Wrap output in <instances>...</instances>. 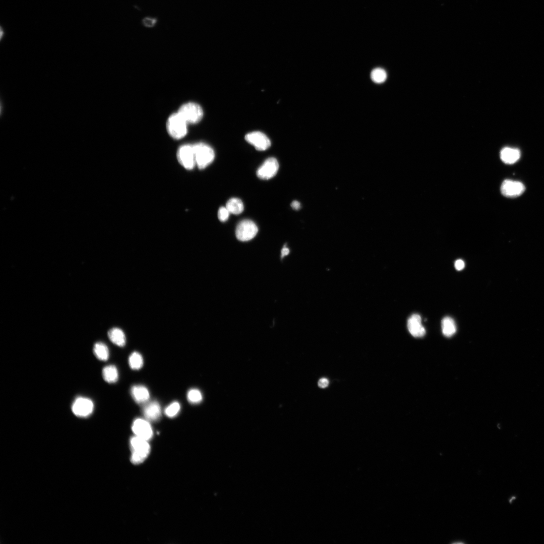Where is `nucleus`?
I'll return each instance as SVG.
<instances>
[{
    "label": "nucleus",
    "instance_id": "3",
    "mask_svg": "<svg viewBox=\"0 0 544 544\" xmlns=\"http://www.w3.org/2000/svg\"><path fill=\"white\" fill-rule=\"evenodd\" d=\"M130 444L133 452L132 461L134 464L142 463L150 453L148 441L135 436L131 439Z\"/></svg>",
    "mask_w": 544,
    "mask_h": 544
},
{
    "label": "nucleus",
    "instance_id": "9",
    "mask_svg": "<svg viewBox=\"0 0 544 544\" xmlns=\"http://www.w3.org/2000/svg\"><path fill=\"white\" fill-rule=\"evenodd\" d=\"M524 185L519 181L512 180H505L502 184L501 191L502 194L508 198H516L521 195L525 191Z\"/></svg>",
    "mask_w": 544,
    "mask_h": 544
},
{
    "label": "nucleus",
    "instance_id": "7",
    "mask_svg": "<svg viewBox=\"0 0 544 544\" xmlns=\"http://www.w3.org/2000/svg\"><path fill=\"white\" fill-rule=\"evenodd\" d=\"M94 409V404L90 399L84 397L77 398L74 401L72 410L77 417L86 418L91 415Z\"/></svg>",
    "mask_w": 544,
    "mask_h": 544
},
{
    "label": "nucleus",
    "instance_id": "28",
    "mask_svg": "<svg viewBox=\"0 0 544 544\" xmlns=\"http://www.w3.org/2000/svg\"><path fill=\"white\" fill-rule=\"evenodd\" d=\"M156 21L154 19L150 18H146L144 20V24L147 27H153L156 23Z\"/></svg>",
    "mask_w": 544,
    "mask_h": 544
},
{
    "label": "nucleus",
    "instance_id": "17",
    "mask_svg": "<svg viewBox=\"0 0 544 544\" xmlns=\"http://www.w3.org/2000/svg\"><path fill=\"white\" fill-rule=\"evenodd\" d=\"M103 379L108 383H116L118 380V372L117 368L113 365H110L104 368L102 370Z\"/></svg>",
    "mask_w": 544,
    "mask_h": 544
},
{
    "label": "nucleus",
    "instance_id": "27",
    "mask_svg": "<svg viewBox=\"0 0 544 544\" xmlns=\"http://www.w3.org/2000/svg\"><path fill=\"white\" fill-rule=\"evenodd\" d=\"M329 380L326 378H323L320 380L318 382L319 386L321 388H325L329 385Z\"/></svg>",
    "mask_w": 544,
    "mask_h": 544
},
{
    "label": "nucleus",
    "instance_id": "12",
    "mask_svg": "<svg viewBox=\"0 0 544 544\" xmlns=\"http://www.w3.org/2000/svg\"><path fill=\"white\" fill-rule=\"evenodd\" d=\"M143 413L145 418L149 421H157L160 419L162 415L161 406L156 401L148 402L144 404Z\"/></svg>",
    "mask_w": 544,
    "mask_h": 544
},
{
    "label": "nucleus",
    "instance_id": "30",
    "mask_svg": "<svg viewBox=\"0 0 544 544\" xmlns=\"http://www.w3.org/2000/svg\"><path fill=\"white\" fill-rule=\"evenodd\" d=\"M289 252L290 251L289 249H288L287 247H284L281 251V257L284 258V257L287 256L289 254Z\"/></svg>",
    "mask_w": 544,
    "mask_h": 544
},
{
    "label": "nucleus",
    "instance_id": "29",
    "mask_svg": "<svg viewBox=\"0 0 544 544\" xmlns=\"http://www.w3.org/2000/svg\"><path fill=\"white\" fill-rule=\"evenodd\" d=\"M291 207L296 210H298L300 208V204L299 202L295 201H293L291 204Z\"/></svg>",
    "mask_w": 544,
    "mask_h": 544
},
{
    "label": "nucleus",
    "instance_id": "6",
    "mask_svg": "<svg viewBox=\"0 0 544 544\" xmlns=\"http://www.w3.org/2000/svg\"><path fill=\"white\" fill-rule=\"evenodd\" d=\"M258 228L256 224L250 220L241 221L236 229V236L241 241H248L253 239L257 234Z\"/></svg>",
    "mask_w": 544,
    "mask_h": 544
},
{
    "label": "nucleus",
    "instance_id": "14",
    "mask_svg": "<svg viewBox=\"0 0 544 544\" xmlns=\"http://www.w3.org/2000/svg\"><path fill=\"white\" fill-rule=\"evenodd\" d=\"M131 394L135 401L140 404L147 403L150 397L149 390L143 385L133 386L131 389Z\"/></svg>",
    "mask_w": 544,
    "mask_h": 544
},
{
    "label": "nucleus",
    "instance_id": "1",
    "mask_svg": "<svg viewBox=\"0 0 544 544\" xmlns=\"http://www.w3.org/2000/svg\"><path fill=\"white\" fill-rule=\"evenodd\" d=\"M188 125L186 121L178 113L170 115L166 123V128L169 135L176 140L185 137L188 133Z\"/></svg>",
    "mask_w": 544,
    "mask_h": 544
},
{
    "label": "nucleus",
    "instance_id": "26",
    "mask_svg": "<svg viewBox=\"0 0 544 544\" xmlns=\"http://www.w3.org/2000/svg\"><path fill=\"white\" fill-rule=\"evenodd\" d=\"M455 267L458 271L463 270L465 267L464 262L462 260H458L455 262Z\"/></svg>",
    "mask_w": 544,
    "mask_h": 544
},
{
    "label": "nucleus",
    "instance_id": "20",
    "mask_svg": "<svg viewBox=\"0 0 544 544\" xmlns=\"http://www.w3.org/2000/svg\"><path fill=\"white\" fill-rule=\"evenodd\" d=\"M226 208L230 214L238 215L243 212L244 205L243 202L238 198H231L228 201Z\"/></svg>",
    "mask_w": 544,
    "mask_h": 544
},
{
    "label": "nucleus",
    "instance_id": "8",
    "mask_svg": "<svg viewBox=\"0 0 544 544\" xmlns=\"http://www.w3.org/2000/svg\"><path fill=\"white\" fill-rule=\"evenodd\" d=\"M132 428L136 436L147 441L153 437V431L150 421L145 418L136 419L133 423Z\"/></svg>",
    "mask_w": 544,
    "mask_h": 544
},
{
    "label": "nucleus",
    "instance_id": "24",
    "mask_svg": "<svg viewBox=\"0 0 544 544\" xmlns=\"http://www.w3.org/2000/svg\"><path fill=\"white\" fill-rule=\"evenodd\" d=\"M187 399L189 402L192 404H198L202 401L203 396L201 392L199 390L192 389L188 391Z\"/></svg>",
    "mask_w": 544,
    "mask_h": 544
},
{
    "label": "nucleus",
    "instance_id": "4",
    "mask_svg": "<svg viewBox=\"0 0 544 544\" xmlns=\"http://www.w3.org/2000/svg\"><path fill=\"white\" fill-rule=\"evenodd\" d=\"M189 124H195L200 122L203 117V111L198 104L189 102L181 106L178 112Z\"/></svg>",
    "mask_w": 544,
    "mask_h": 544
},
{
    "label": "nucleus",
    "instance_id": "2",
    "mask_svg": "<svg viewBox=\"0 0 544 544\" xmlns=\"http://www.w3.org/2000/svg\"><path fill=\"white\" fill-rule=\"evenodd\" d=\"M193 145L196 166L200 169H205L213 162L215 158L214 151L210 146L203 143Z\"/></svg>",
    "mask_w": 544,
    "mask_h": 544
},
{
    "label": "nucleus",
    "instance_id": "16",
    "mask_svg": "<svg viewBox=\"0 0 544 544\" xmlns=\"http://www.w3.org/2000/svg\"><path fill=\"white\" fill-rule=\"evenodd\" d=\"M108 336L110 341L117 346L124 347L126 343V337L124 332L117 328L110 330Z\"/></svg>",
    "mask_w": 544,
    "mask_h": 544
},
{
    "label": "nucleus",
    "instance_id": "18",
    "mask_svg": "<svg viewBox=\"0 0 544 544\" xmlns=\"http://www.w3.org/2000/svg\"><path fill=\"white\" fill-rule=\"evenodd\" d=\"M442 332L444 336L451 337L456 332V326L454 320L449 317L444 318L442 321Z\"/></svg>",
    "mask_w": 544,
    "mask_h": 544
},
{
    "label": "nucleus",
    "instance_id": "19",
    "mask_svg": "<svg viewBox=\"0 0 544 544\" xmlns=\"http://www.w3.org/2000/svg\"><path fill=\"white\" fill-rule=\"evenodd\" d=\"M93 352L96 358L101 361H105L109 358V349L106 345L102 342H97L94 344Z\"/></svg>",
    "mask_w": 544,
    "mask_h": 544
},
{
    "label": "nucleus",
    "instance_id": "22",
    "mask_svg": "<svg viewBox=\"0 0 544 544\" xmlns=\"http://www.w3.org/2000/svg\"><path fill=\"white\" fill-rule=\"evenodd\" d=\"M181 406L177 401L169 404L165 409L164 413L169 418H174L180 412Z\"/></svg>",
    "mask_w": 544,
    "mask_h": 544
},
{
    "label": "nucleus",
    "instance_id": "15",
    "mask_svg": "<svg viewBox=\"0 0 544 544\" xmlns=\"http://www.w3.org/2000/svg\"><path fill=\"white\" fill-rule=\"evenodd\" d=\"M520 152L517 149L506 147L501 152V160L507 164L516 163L520 159Z\"/></svg>",
    "mask_w": 544,
    "mask_h": 544
},
{
    "label": "nucleus",
    "instance_id": "25",
    "mask_svg": "<svg viewBox=\"0 0 544 544\" xmlns=\"http://www.w3.org/2000/svg\"><path fill=\"white\" fill-rule=\"evenodd\" d=\"M230 214V213L226 207H222L218 210V219L221 222H225L228 219Z\"/></svg>",
    "mask_w": 544,
    "mask_h": 544
},
{
    "label": "nucleus",
    "instance_id": "13",
    "mask_svg": "<svg viewBox=\"0 0 544 544\" xmlns=\"http://www.w3.org/2000/svg\"><path fill=\"white\" fill-rule=\"evenodd\" d=\"M407 327L410 333L414 337H422L426 333L425 328L421 324V317L418 314H414L409 318Z\"/></svg>",
    "mask_w": 544,
    "mask_h": 544
},
{
    "label": "nucleus",
    "instance_id": "21",
    "mask_svg": "<svg viewBox=\"0 0 544 544\" xmlns=\"http://www.w3.org/2000/svg\"><path fill=\"white\" fill-rule=\"evenodd\" d=\"M129 366L132 370H140L144 365L142 355L138 352H134L129 357Z\"/></svg>",
    "mask_w": 544,
    "mask_h": 544
},
{
    "label": "nucleus",
    "instance_id": "5",
    "mask_svg": "<svg viewBox=\"0 0 544 544\" xmlns=\"http://www.w3.org/2000/svg\"><path fill=\"white\" fill-rule=\"evenodd\" d=\"M177 157L180 165L186 169L192 170L196 166L193 145L180 146L177 152Z\"/></svg>",
    "mask_w": 544,
    "mask_h": 544
},
{
    "label": "nucleus",
    "instance_id": "10",
    "mask_svg": "<svg viewBox=\"0 0 544 544\" xmlns=\"http://www.w3.org/2000/svg\"><path fill=\"white\" fill-rule=\"evenodd\" d=\"M279 168V165L275 158L267 159L259 168L257 174L259 178L263 180H268L276 175Z\"/></svg>",
    "mask_w": 544,
    "mask_h": 544
},
{
    "label": "nucleus",
    "instance_id": "11",
    "mask_svg": "<svg viewBox=\"0 0 544 544\" xmlns=\"http://www.w3.org/2000/svg\"><path fill=\"white\" fill-rule=\"evenodd\" d=\"M246 140L258 151H265L271 145V141L268 137L260 132H254L247 134Z\"/></svg>",
    "mask_w": 544,
    "mask_h": 544
},
{
    "label": "nucleus",
    "instance_id": "23",
    "mask_svg": "<svg viewBox=\"0 0 544 544\" xmlns=\"http://www.w3.org/2000/svg\"><path fill=\"white\" fill-rule=\"evenodd\" d=\"M386 72L382 69L378 68L374 70L371 73L372 80L377 84L384 82L387 79Z\"/></svg>",
    "mask_w": 544,
    "mask_h": 544
}]
</instances>
